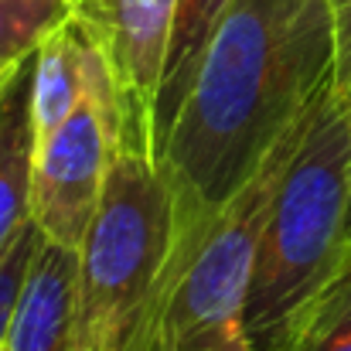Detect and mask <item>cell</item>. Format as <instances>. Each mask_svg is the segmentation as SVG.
<instances>
[{
	"label": "cell",
	"instance_id": "obj_1",
	"mask_svg": "<svg viewBox=\"0 0 351 351\" xmlns=\"http://www.w3.org/2000/svg\"><path fill=\"white\" fill-rule=\"evenodd\" d=\"M331 89V0H232L157 167L219 212Z\"/></svg>",
	"mask_w": 351,
	"mask_h": 351
},
{
	"label": "cell",
	"instance_id": "obj_2",
	"mask_svg": "<svg viewBox=\"0 0 351 351\" xmlns=\"http://www.w3.org/2000/svg\"><path fill=\"white\" fill-rule=\"evenodd\" d=\"M212 219L143 147L123 143L79 249L72 351H164L174 283Z\"/></svg>",
	"mask_w": 351,
	"mask_h": 351
},
{
	"label": "cell",
	"instance_id": "obj_3",
	"mask_svg": "<svg viewBox=\"0 0 351 351\" xmlns=\"http://www.w3.org/2000/svg\"><path fill=\"white\" fill-rule=\"evenodd\" d=\"M351 252V89H331L297 143L259 242L245 335L287 351L300 314Z\"/></svg>",
	"mask_w": 351,
	"mask_h": 351
},
{
	"label": "cell",
	"instance_id": "obj_4",
	"mask_svg": "<svg viewBox=\"0 0 351 351\" xmlns=\"http://www.w3.org/2000/svg\"><path fill=\"white\" fill-rule=\"evenodd\" d=\"M314 113L273 150V157L232 202L215 212L191 249L164 314V351H252L245 335V307L259 242L280 178Z\"/></svg>",
	"mask_w": 351,
	"mask_h": 351
},
{
	"label": "cell",
	"instance_id": "obj_5",
	"mask_svg": "<svg viewBox=\"0 0 351 351\" xmlns=\"http://www.w3.org/2000/svg\"><path fill=\"white\" fill-rule=\"evenodd\" d=\"M123 143L143 147L130 130L113 65L99 51L79 110L34 143L31 222L45 239L82 249Z\"/></svg>",
	"mask_w": 351,
	"mask_h": 351
},
{
	"label": "cell",
	"instance_id": "obj_6",
	"mask_svg": "<svg viewBox=\"0 0 351 351\" xmlns=\"http://www.w3.org/2000/svg\"><path fill=\"white\" fill-rule=\"evenodd\" d=\"M75 10L99 34L130 117V130L150 150V119L164 79L178 0H82Z\"/></svg>",
	"mask_w": 351,
	"mask_h": 351
},
{
	"label": "cell",
	"instance_id": "obj_7",
	"mask_svg": "<svg viewBox=\"0 0 351 351\" xmlns=\"http://www.w3.org/2000/svg\"><path fill=\"white\" fill-rule=\"evenodd\" d=\"M79 276V249L58 245L41 235L14 307L7 351H72Z\"/></svg>",
	"mask_w": 351,
	"mask_h": 351
},
{
	"label": "cell",
	"instance_id": "obj_8",
	"mask_svg": "<svg viewBox=\"0 0 351 351\" xmlns=\"http://www.w3.org/2000/svg\"><path fill=\"white\" fill-rule=\"evenodd\" d=\"M99 51L103 41L79 10L41 41V48L34 51V82H31L34 143L45 140L51 130H58L79 110Z\"/></svg>",
	"mask_w": 351,
	"mask_h": 351
},
{
	"label": "cell",
	"instance_id": "obj_9",
	"mask_svg": "<svg viewBox=\"0 0 351 351\" xmlns=\"http://www.w3.org/2000/svg\"><path fill=\"white\" fill-rule=\"evenodd\" d=\"M31 82H34V55L24 62L10 89L0 96V256L17 242V235L31 222V164H34Z\"/></svg>",
	"mask_w": 351,
	"mask_h": 351
},
{
	"label": "cell",
	"instance_id": "obj_10",
	"mask_svg": "<svg viewBox=\"0 0 351 351\" xmlns=\"http://www.w3.org/2000/svg\"><path fill=\"white\" fill-rule=\"evenodd\" d=\"M229 7H232V0H178L171 48H167V62H164V79H160V89H157L154 119H150L154 164L160 160V150L171 136V126L181 113L195 79H198L202 58L212 45V34H215V27H219V21L226 17Z\"/></svg>",
	"mask_w": 351,
	"mask_h": 351
},
{
	"label": "cell",
	"instance_id": "obj_11",
	"mask_svg": "<svg viewBox=\"0 0 351 351\" xmlns=\"http://www.w3.org/2000/svg\"><path fill=\"white\" fill-rule=\"evenodd\" d=\"M287 351H351V252L300 314Z\"/></svg>",
	"mask_w": 351,
	"mask_h": 351
},
{
	"label": "cell",
	"instance_id": "obj_12",
	"mask_svg": "<svg viewBox=\"0 0 351 351\" xmlns=\"http://www.w3.org/2000/svg\"><path fill=\"white\" fill-rule=\"evenodd\" d=\"M72 14V0H0V62H27Z\"/></svg>",
	"mask_w": 351,
	"mask_h": 351
},
{
	"label": "cell",
	"instance_id": "obj_13",
	"mask_svg": "<svg viewBox=\"0 0 351 351\" xmlns=\"http://www.w3.org/2000/svg\"><path fill=\"white\" fill-rule=\"evenodd\" d=\"M38 239H41L38 226L27 222V229L17 235V242L0 256V348L7 345L10 321H14V307H17V297H21V287H24L31 256H34V249H38Z\"/></svg>",
	"mask_w": 351,
	"mask_h": 351
},
{
	"label": "cell",
	"instance_id": "obj_14",
	"mask_svg": "<svg viewBox=\"0 0 351 351\" xmlns=\"http://www.w3.org/2000/svg\"><path fill=\"white\" fill-rule=\"evenodd\" d=\"M335 21V89H351V0H331Z\"/></svg>",
	"mask_w": 351,
	"mask_h": 351
},
{
	"label": "cell",
	"instance_id": "obj_15",
	"mask_svg": "<svg viewBox=\"0 0 351 351\" xmlns=\"http://www.w3.org/2000/svg\"><path fill=\"white\" fill-rule=\"evenodd\" d=\"M24 69V62H17V65H10V62H0V96L10 89V82L17 79V72Z\"/></svg>",
	"mask_w": 351,
	"mask_h": 351
},
{
	"label": "cell",
	"instance_id": "obj_16",
	"mask_svg": "<svg viewBox=\"0 0 351 351\" xmlns=\"http://www.w3.org/2000/svg\"><path fill=\"white\" fill-rule=\"evenodd\" d=\"M72 3H75V7H79V3H82V0H72Z\"/></svg>",
	"mask_w": 351,
	"mask_h": 351
},
{
	"label": "cell",
	"instance_id": "obj_17",
	"mask_svg": "<svg viewBox=\"0 0 351 351\" xmlns=\"http://www.w3.org/2000/svg\"><path fill=\"white\" fill-rule=\"evenodd\" d=\"M0 351H7V345H3V348H0Z\"/></svg>",
	"mask_w": 351,
	"mask_h": 351
}]
</instances>
